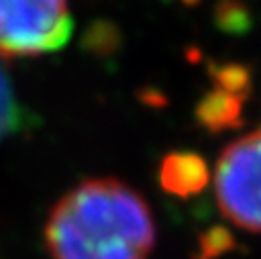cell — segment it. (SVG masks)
Segmentation results:
<instances>
[{
    "label": "cell",
    "instance_id": "6da1fadb",
    "mask_svg": "<svg viewBox=\"0 0 261 259\" xmlns=\"http://www.w3.org/2000/svg\"><path fill=\"white\" fill-rule=\"evenodd\" d=\"M45 239L53 259H147L155 222L141 194L100 177L82 182L53 206Z\"/></svg>",
    "mask_w": 261,
    "mask_h": 259
},
{
    "label": "cell",
    "instance_id": "7a4b0ae2",
    "mask_svg": "<svg viewBox=\"0 0 261 259\" xmlns=\"http://www.w3.org/2000/svg\"><path fill=\"white\" fill-rule=\"evenodd\" d=\"M220 212L239 228L261 235V128L232 141L214 173Z\"/></svg>",
    "mask_w": 261,
    "mask_h": 259
},
{
    "label": "cell",
    "instance_id": "3957f363",
    "mask_svg": "<svg viewBox=\"0 0 261 259\" xmlns=\"http://www.w3.org/2000/svg\"><path fill=\"white\" fill-rule=\"evenodd\" d=\"M71 29L67 0H0V57L57 51Z\"/></svg>",
    "mask_w": 261,
    "mask_h": 259
},
{
    "label": "cell",
    "instance_id": "277c9868",
    "mask_svg": "<svg viewBox=\"0 0 261 259\" xmlns=\"http://www.w3.org/2000/svg\"><path fill=\"white\" fill-rule=\"evenodd\" d=\"M20 124V108L6 71L0 67V139L14 133Z\"/></svg>",
    "mask_w": 261,
    "mask_h": 259
}]
</instances>
